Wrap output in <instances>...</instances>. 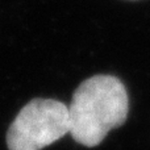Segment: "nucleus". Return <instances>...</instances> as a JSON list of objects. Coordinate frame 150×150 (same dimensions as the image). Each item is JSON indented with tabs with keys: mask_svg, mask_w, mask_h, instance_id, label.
Instances as JSON below:
<instances>
[{
	"mask_svg": "<svg viewBox=\"0 0 150 150\" xmlns=\"http://www.w3.org/2000/svg\"><path fill=\"white\" fill-rule=\"evenodd\" d=\"M67 108L71 137L80 145L93 148L109 130L125 122L129 98L119 78L95 75L80 83Z\"/></svg>",
	"mask_w": 150,
	"mask_h": 150,
	"instance_id": "f257e3e1",
	"label": "nucleus"
},
{
	"mask_svg": "<svg viewBox=\"0 0 150 150\" xmlns=\"http://www.w3.org/2000/svg\"><path fill=\"white\" fill-rule=\"evenodd\" d=\"M70 132L69 108L53 99H33L23 107L7 133L9 150H41Z\"/></svg>",
	"mask_w": 150,
	"mask_h": 150,
	"instance_id": "f03ea898",
	"label": "nucleus"
}]
</instances>
